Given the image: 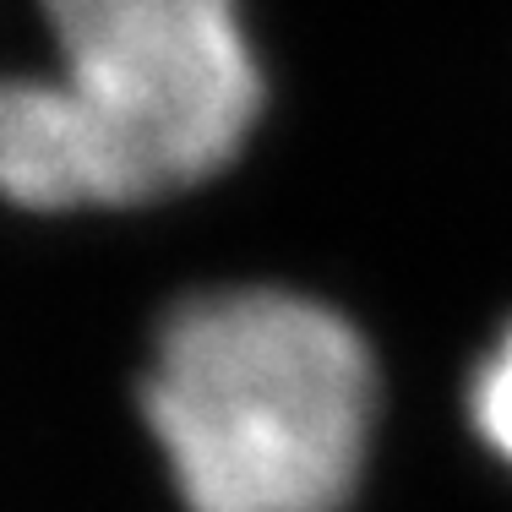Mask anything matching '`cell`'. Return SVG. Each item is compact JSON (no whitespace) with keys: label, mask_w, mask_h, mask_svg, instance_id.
Returning a JSON list of instances; mask_svg holds the SVG:
<instances>
[{"label":"cell","mask_w":512,"mask_h":512,"mask_svg":"<svg viewBox=\"0 0 512 512\" xmlns=\"http://www.w3.org/2000/svg\"><path fill=\"white\" fill-rule=\"evenodd\" d=\"M376 393L371 344L338 306L213 284L164 311L137 404L186 512H344Z\"/></svg>","instance_id":"obj_2"},{"label":"cell","mask_w":512,"mask_h":512,"mask_svg":"<svg viewBox=\"0 0 512 512\" xmlns=\"http://www.w3.org/2000/svg\"><path fill=\"white\" fill-rule=\"evenodd\" d=\"M469 420L474 436L512 469V322L491 338L469 376Z\"/></svg>","instance_id":"obj_3"},{"label":"cell","mask_w":512,"mask_h":512,"mask_svg":"<svg viewBox=\"0 0 512 512\" xmlns=\"http://www.w3.org/2000/svg\"><path fill=\"white\" fill-rule=\"evenodd\" d=\"M0 60V207L148 213L224 180L273 109L256 0H28Z\"/></svg>","instance_id":"obj_1"}]
</instances>
